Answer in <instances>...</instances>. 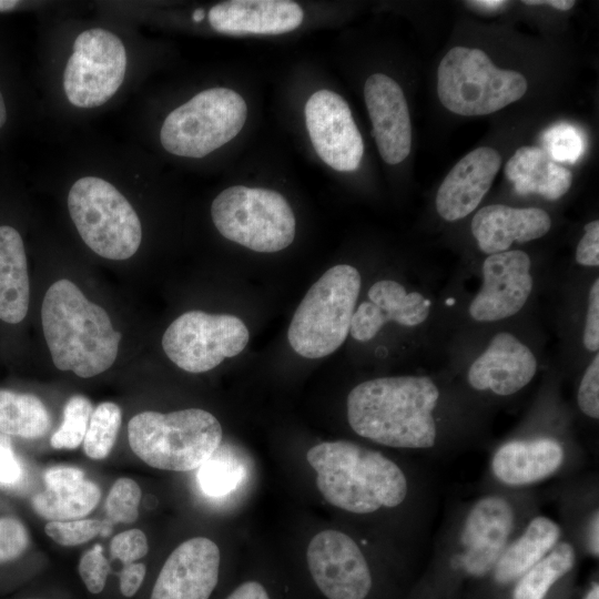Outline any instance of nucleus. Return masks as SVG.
Masks as SVG:
<instances>
[{"instance_id":"1","label":"nucleus","mask_w":599,"mask_h":599,"mask_svg":"<svg viewBox=\"0 0 599 599\" xmlns=\"http://www.w3.org/2000/svg\"><path fill=\"white\" fill-rule=\"evenodd\" d=\"M439 392L427 376H393L365 380L347 396V419L359 436L395 448L434 446V410Z\"/></svg>"},{"instance_id":"2","label":"nucleus","mask_w":599,"mask_h":599,"mask_svg":"<svg viewBox=\"0 0 599 599\" xmlns=\"http://www.w3.org/2000/svg\"><path fill=\"white\" fill-rule=\"evenodd\" d=\"M41 322L58 369L89 378L114 363L121 334L104 308L90 302L71 281L59 280L48 288Z\"/></svg>"},{"instance_id":"3","label":"nucleus","mask_w":599,"mask_h":599,"mask_svg":"<svg viewBox=\"0 0 599 599\" xmlns=\"http://www.w3.org/2000/svg\"><path fill=\"white\" fill-rule=\"evenodd\" d=\"M306 458L323 497L343 510L369 514L396 507L407 496L405 474L379 451L336 440L313 446Z\"/></svg>"},{"instance_id":"4","label":"nucleus","mask_w":599,"mask_h":599,"mask_svg":"<svg viewBox=\"0 0 599 599\" xmlns=\"http://www.w3.org/2000/svg\"><path fill=\"white\" fill-rule=\"evenodd\" d=\"M132 451L151 467L189 471L200 468L220 447L222 427L211 413L186 408L167 414L142 412L131 418Z\"/></svg>"},{"instance_id":"5","label":"nucleus","mask_w":599,"mask_h":599,"mask_svg":"<svg viewBox=\"0 0 599 599\" xmlns=\"http://www.w3.org/2000/svg\"><path fill=\"white\" fill-rule=\"evenodd\" d=\"M361 284V274L354 266L338 264L309 287L287 331L294 352L305 358H322L344 343L349 334Z\"/></svg>"},{"instance_id":"6","label":"nucleus","mask_w":599,"mask_h":599,"mask_svg":"<svg viewBox=\"0 0 599 599\" xmlns=\"http://www.w3.org/2000/svg\"><path fill=\"white\" fill-rule=\"evenodd\" d=\"M526 78L496 67L480 49L454 47L437 70V93L449 111L465 116L486 115L519 100Z\"/></svg>"},{"instance_id":"7","label":"nucleus","mask_w":599,"mask_h":599,"mask_svg":"<svg viewBox=\"0 0 599 599\" xmlns=\"http://www.w3.org/2000/svg\"><path fill=\"white\" fill-rule=\"evenodd\" d=\"M68 210L83 242L98 255L115 261L133 256L142 240L140 219L125 196L97 176L77 180Z\"/></svg>"},{"instance_id":"8","label":"nucleus","mask_w":599,"mask_h":599,"mask_svg":"<svg viewBox=\"0 0 599 599\" xmlns=\"http://www.w3.org/2000/svg\"><path fill=\"white\" fill-rule=\"evenodd\" d=\"M212 221L227 240L260 253L290 246L296 221L286 199L276 191L234 185L222 191L211 205Z\"/></svg>"},{"instance_id":"9","label":"nucleus","mask_w":599,"mask_h":599,"mask_svg":"<svg viewBox=\"0 0 599 599\" xmlns=\"http://www.w3.org/2000/svg\"><path fill=\"white\" fill-rule=\"evenodd\" d=\"M244 99L227 88H211L195 94L165 118L161 144L169 153L203 158L235 138L245 124Z\"/></svg>"},{"instance_id":"10","label":"nucleus","mask_w":599,"mask_h":599,"mask_svg":"<svg viewBox=\"0 0 599 599\" xmlns=\"http://www.w3.org/2000/svg\"><path fill=\"white\" fill-rule=\"evenodd\" d=\"M248 338V329L237 316L189 311L166 328L162 347L177 367L196 374L238 355Z\"/></svg>"},{"instance_id":"11","label":"nucleus","mask_w":599,"mask_h":599,"mask_svg":"<svg viewBox=\"0 0 599 599\" xmlns=\"http://www.w3.org/2000/svg\"><path fill=\"white\" fill-rule=\"evenodd\" d=\"M126 61L125 47L113 32L101 28L81 32L63 73L68 101L83 109L104 104L121 87Z\"/></svg>"},{"instance_id":"12","label":"nucleus","mask_w":599,"mask_h":599,"mask_svg":"<svg viewBox=\"0 0 599 599\" xmlns=\"http://www.w3.org/2000/svg\"><path fill=\"white\" fill-rule=\"evenodd\" d=\"M309 572L328 599H364L372 587L367 561L357 544L338 530L316 534L307 547Z\"/></svg>"},{"instance_id":"13","label":"nucleus","mask_w":599,"mask_h":599,"mask_svg":"<svg viewBox=\"0 0 599 599\" xmlns=\"http://www.w3.org/2000/svg\"><path fill=\"white\" fill-rule=\"evenodd\" d=\"M305 122L317 155L339 172L355 171L364 143L347 102L337 93L319 90L305 104Z\"/></svg>"},{"instance_id":"14","label":"nucleus","mask_w":599,"mask_h":599,"mask_svg":"<svg viewBox=\"0 0 599 599\" xmlns=\"http://www.w3.org/2000/svg\"><path fill=\"white\" fill-rule=\"evenodd\" d=\"M531 261L520 250L490 254L483 264V285L469 304L477 322H496L517 314L532 291Z\"/></svg>"},{"instance_id":"15","label":"nucleus","mask_w":599,"mask_h":599,"mask_svg":"<svg viewBox=\"0 0 599 599\" xmlns=\"http://www.w3.org/2000/svg\"><path fill=\"white\" fill-rule=\"evenodd\" d=\"M219 570L217 545L205 537L191 538L167 557L151 599H209L216 587Z\"/></svg>"},{"instance_id":"16","label":"nucleus","mask_w":599,"mask_h":599,"mask_svg":"<svg viewBox=\"0 0 599 599\" xmlns=\"http://www.w3.org/2000/svg\"><path fill=\"white\" fill-rule=\"evenodd\" d=\"M514 522V509L505 498L479 499L469 510L461 530L463 568L476 577L494 569L506 549Z\"/></svg>"},{"instance_id":"17","label":"nucleus","mask_w":599,"mask_h":599,"mask_svg":"<svg viewBox=\"0 0 599 599\" xmlns=\"http://www.w3.org/2000/svg\"><path fill=\"white\" fill-rule=\"evenodd\" d=\"M364 98L379 154L387 164L403 162L410 152L412 124L399 84L383 73L367 78Z\"/></svg>"},{"instance_id":"18","label":"nucleus","mask_w":599,"mask_h":599,"mask_svg":"<svg viewBox=\"0 0 599 599\" xmlns=\"http://www.w3.org/2000/svg\"><path fill=\"white\" fill-rule=\"evenodd\" d=\"M537 361L531 349L510 333L501 332L468 369V383L477 390L500 396L517 393L531 382Z\"/></svg>"},{"instance_id":"19","label":"nucleus","mask_w":599,"mask_h":599,"mask_svg":"<svg viewBox=\"0 0 599 599\" xmlns=\"http://www.w3.org/2000/svg\"><path fill=\"white\" fill-rule=\"evenodd\" d=\"M500 164V154L489 146L477 148L459 160L436 194L440 217L453 222L470 214L490 189Z\"/></svg>"},{"instance_id":"20","label":"nucleus","mask_w":599,"mask_h":599,"mask_svg":"<svg viewBox=\"0 0 599 599\" xmlns=\"http://www.w3.org/2000/svg\"><path fill=\"white\" fill-rule=\"evenodd\" d=\"M352 316L349 334L359 342L370 341L387 322L414 327L424 323L430 312V301L418 292H407L398 282L382 280L368 290Z\"/></svg>"},{"instance_id":"21","label":"nucleus","mask_w":599,"mask_h":599,"mask_svg":"<svg viewBox=\"0 0 599 599\" xmlns=\"http://www.w3.org/2000/svg\"><path fill=\"white\" fill-rule=\"evenodd\" d=\"M300 4L288 0H230L209 11L211 27L224 34H282L302 23Z\"/></svg>"},{"instance_id":"22","label":"nucleus","mask_w":599,"mask_h":599,"mask_svg":"<svg viewBox=\"0 0 599 599\" xmlns=\"http://www.w3.org/2000/svg\"><path fill=\"white\" fill-rule=\"evenodd\" d=\"M550 227V216L541 209L502 204L481 207L470 224L479 250L489 255L509 251L514 242L540 238Z\"/></svg>"},{"instance_id":"23","label":"nucleus","mask_w":599,"mask_h":599,"mask_svg":"<svg viewBox=\"0 0 599 599\" xmlns=\"http://www.w3.org/2000/svg\"><path fill=\"white\" fill-rule=\"evenodd\" d=\"M562 460L564 449L556 439L514 440L497 449L491 468L500 481L520 486L552 475Z\"/></svg>"},{"instance_id":"24","label":"nucleus","mask_w":599,"mask_h":599,"mask_svg":"<svg viewBox=\"0 0 599 599\" xmlns=\"http://www.w3.org/2000/svg\"><path fill=\"white\" fill-rule=\"evenodd\" d=\"M30 301V283L24 245L19 232L0 226V319L18 324L24 319Z\"/></svg>"},{"instance_id":"25","label":"nucleus","mask_w":599,"mask_h":599,"mask_svg":"<svg viewBox=\"0 0 599 599\" xmlns=\"http://www.w3.org/2000/svg\"><path fill=\"white\" fill-rule=\"evenodd\" d=\"M505 175L517 193H536L548 200L561 197L570 187L571 172L538 146H521L507 161Z\"/></svg>"},{"instance_id":"26","label":"nucleus","mask_w":599,"mask_h":599,"mask_svg":"<svg viewBox=\"0 0 599 599\" xmlns=\"http://www.w3.org/2000/svg\"><path fill=\"white\" fill-rule=\"evenodd\" d=\"M560 534L554 520L544 516L534 518L496 562V581L507 583L521 577L557 545Z\"/></svg>"},{"instance_id":"27","label":"nucleus","mask_w":599,"mask_h":599,"mask_svg":"<svg viewBox=\"0 0 599 599\" xmlns=\"http://www.w3.org/2000/svg\"><path fill=\"white\" fill-rule=\"evenodd\" d=\"M51 427L50 414L32 394L0 389V433L22 438H38Z\"/></svg>"},{"instance_id":"28","label":"nucleus","mask_w":599,"mask_h":599,"mask_svg":"<svg viewBox=\"0 0 599 599\" xmlns=\"http://www.w3.org/2000/svg\"><path fill=\"white\" fill-rule=\"evenodd\" d=\"M100 498L98 485L84 479L68 487L47 488L32 498V507L38 515L51 521L75 520L91 512Z\"/></svg>"},{"instance_id":"29","label":"nucleus","mask_w":599,"mask_h":599,"mask_svg":"<svg viewBox=\"0 0 599 599\" xmlns=\"http://www.w3.org/2000/svg\"><path fill=\"white\" fill-rule=\"evenodd\" d=\"M575 561L576 552L570 544L556 545L521 576L514 599H544L550 587L571 570Z\"/></svg>"},{"instance_id":"30","label":"nucleus","mask_w":599,"mask_h":599,"mask_svg":"<svg viewBox=\"0 0 599 599\" xmlns=\"http://www.w3.org/2000/svg\"><path fill=\"white\" fill-rule=\"evenodd\" d=\"M244 475L241 461L226 447H219L200 467L197 481L206 495L222 497L234 490Z\"/></svg>"},{"instance_id":"31","label":"nucleus","mask_w":599,"mask_h":599,"mask_svg":"<svg viewBox=\"0 0 599 599\" xmlns=\"http://www.w3.org/2000/svg\"><path fill=\"white\" fill-rule=\"evenodd\" d=\"M121 419V409L114 403L104 402L95 407L83 439V449L89 458L101 460L110 454L118 437Z\"/></svg>"},{"instance_id":"32","label":"nucleus","mask_w":599,"mask_h":599,"mask_svg":"<svg viewBox=\"0 0 599 599\" xmlns=\"http://www.w3.org/2000/svg\"><path fill=\"white\" fill-rule=\"evenodd\" d=\"M92 412V404L85 396L70 397L63 409L62 424L51 436V446L55 449H74L83 443Z\"/></svg>"},{"instance_id":"33","label":"nucleus","mask_w":599,"mask_h":599,"mask_svg":"<svg viewBox=\"0 0 599 599\" xmlns=\"http://www.w3.org/2000/svg\"><path fill=\"white\" fill-rule=\"evenodd\" d=\"M542 150L555 162L573 164L586 151L585 133L569 123H558L546 131L541 136Z\"/></svg>"},{"instance_id":"34","label":"nucleus","mask_w":599,"mask_h":599,"mask_svg":"<svg viewBox=\"0 0 599 599\" xmlns=\"http://www.w3.org/2000/svg\"><path fill=\"white\" fill-rule=\"evenodd\" d=\"M111 521L98 519H75L67 521H50L45 525V534L62 546H78L88 542L98 535L108 536Z\"/></svg>"},{"instance_id":"35","label":"nucleus","mask_w":599,"mask_h":599,"mask_svg":"<svg viewBox=\"0 0 599 599\" xmlns=\"http://www.w3.org/2000/svg\"><path fill=\"white\" fill-rule=\"evenodd\" d=\"M140 486L130 478H119L105 501L106 517L111 522L132 524L139 517Z\"/></svg>"},{"instance_id":"36","label":"nucleus","mask_w":599,"mask_h":599,"mask_svg":"<svg viewBox=\"0 0 599 599\" xmlns=\"http://www.w3.org/2000/svg\"><path fill=\"white\" fill-rule=\"evenodd\" d=\"M109 571V561L99 544L94 545L80 559L79 573L91 593H100L104 589Z\"/></svg>"},{"instance_id":"37","label":"nucleus","mask_w":599,"mask_h":599,"mask_svg":"<svg viewBox=\"0 0 599 599\" xmlns=\"http://www.w3.org/2000/svg\"><path fill=\"white\" fill-rule=\"evenodd\" d=\"M29 545V534L24 525L12 517L0 518V564L20 557Z\"/></svg>"},{"instance_id":"38","label":"nucleus","mask_w":599,"mask_h":599,"mask_svg":"<svg viewBox=\"0 0 599 599\" xmlns=\"http://www.w3.org/2000/svg\"><path fill=\"white\" fill-rule=\"evenodd\" d=\"M110 551L123 565L135 562L149 551L146 536L140 529H130L120 532L112 538Z\"/></svg>"},{"instance_id":"39","label":"nucleus","mask_w":599,"mask_h":599,"mask_svg":"<svg viewBox=\"0 0 599 599\" xmlns=\"http://www.w3.org/2000/svg\"><path fill=\"white\" fill-rule=\"evenodd\" d=\"M580 410L593 418H599V354L597 353L587 367L577 394Z\"/></svg>"},{"instance_id":"40","label":"nucleus","mask_w":599,"mask_h":599,"mask_svg":"<svg viewBox=\"0 0 599 599\" xmlns=\"http://www.w3.org/2000/svg\"><path fill=\"white\" fill-rule=\"evenodd\" d=\"M583 345L590 352L599 349V280L591 285L583 328Z\"/></svg>"},{"instance_id":"41","label":"nucleus","mask_w":599,"mask_h":599,"mask_svg":"<svg viewBox=\"0 0 599 599\" xmlns=\"http://www.w3.org/2000/svg\"><path fill=\"white\" fill-rule=\"evenodd\" d=\"M576 262L582 266L599 265V221L585 225V234L576 250Z\"/></svg>"},{"instance_id":"42","label":"nucleus","mask_w":599,"mask_h":599,"mask_svg":"<svg viewBox=\"0 0 599 599\" xmlns=\"http://www.w3.org/2000/svg\"><path fill=\"white\" fill-rule=\"evenodd\" d=\"M84 471L71 466H54L45 470L43 478L49 489L75 485L84 480Z\"/></svg>"},{"instance_id":"43","label":"nucleus","mask_w":599,"mask_h":599,"mask_svg":"<svg viewBox=\"0 0 599 599\" xmlns=\"http://www.w3.org/2000/svg\"><path fill=\"white\" fill-rule=\"evenodd\" d=\"M146 568L142 562H131L124 565L120 573V591L124 597H132L140 589Z\"/></svg>"},{"instance_id":"44","label":"nucleus","mask_w":599,"mask_h":599,"mask_svg":"<svg viewBox=\"0 0 599 599\" xmlns=\"http://www.w3.org/2000/svg\"><path fill=\"white\" fill-rule=\"evenodd\" d=\"M21 474V465L12 448L3 450L0 454V484L12 485L20 479Z\"/></svg>"},{"instance_id":"45","label":"nucleus","mask_w":599,"mask_h":599,"mask_svg":"<svg viewBox=\"0 0 599 599\" xmlns=\"http://www.w3.org/2000/svg\"><path fill=\"white\" fill-rule=\"evenodd\" d=\"M226 599H270L264 587L256 581L238 586Z\"/></svg>"},{"instance_id":"46","label":"nucleus","mask_w":599,"mask_h":599,"mask_svg":"<svg viewBox=\"0 0 599 599\" xmlns=\"http://www.w3.org/2000/svg\"><path fill=\"white\" fill-rule=\"evenodd\" d=\"M589 544L592 554L598 557L599 555V515L598 511L595 512L589 532Z\"/></svg>"},{"instance_id":"47","label":"nucleus","mask_w":599,"mask_h":599,"mask_svg":"<svg viewBox=\"0 0 599 599\" xmlns=\"http://www.w3.org/2000/svg\"><path fill=\"white\" fill-rule=\"evenodd\" d=\"M525 4H529V6H537V4H549L558 10H561V11H567L569 9H571L575 4H576V1L573 0H548V1H540V0H525L524 1Z\"/></svg>"},{"instance_id":"48","label":"nucleus","mask_w":599,"mask_h":599,"mask_svg":"<svg viewBox=\"0 0 599 599\" xmlns=\"http://www.w3.org/2000/svg\"><path fill=\"white\" fill-rule=\"evenodd\" d=\"M471 4L478 6L479 8L485 9H497L504 4H506V1L502 0H478V1H470Z\"/></svg>"},{"instance_id":"49","label":"nucleus","mask_w":599,"mask_h":599,"mask_svg":"<svg viewBox=\"0 0 599 599\" xmlns=\"http://www.w3.org/2000/svg\"><path fill=\"white\" fill-rule=\"evenodd\" d=\"M19 4L16 0H0V12L10 11Z\"/></svg>"},{"instance_id":"50","label":"nucleus","mask_w":599,"mask_h":599,"mask_svg":"<svg viewBox=\"0 0 599 599\" xmlns=\"http://www.w3.org/2000/svg\"><path fill=\"white\" fill-rule=\"evenodd\" d=\"M6 120H7V108H6L3 95L0 91V129L4 125Z\"/></svg>"},{"instance_id":"51","label":"nucleus","mask_w":599,"mask_h":599,"mask_svg":"<svg viewBox=\"0 0 599 599\" xmlns=\"http://www.w3.org/2000/svg\"><path fill=\"white\" fill-rule=\"evenodd\" d=\"M8 448H11L10 439L0 433V454Z\"/></svg>"},{"instance_id":"52","label":"nucleus","mask_w":599,"mask_h":599,"mask_svg":"<svg viewBox=\"0 0 599 599\" xmlns=\"http://www.w3.org/2000/svg\"><path fill=\"white\" fill-rule=\"evenodd\" d=\"M585 599H599V587L595 585Z\"/></svg>"},{"instance_id":"53","label":"nucleus","mask_w":599,"mask_h":599,"mask_svg":"<svg viewBox=\"0 0 599 599\" xmlns=\"http://www.w3.org/2000/svg\"><path fill=\"white\" fill-rule=\"evenodd\" d=\"M204 17H205V13H204V10H203V9H197V10H195V11L193 12V16H192V18H193V20H194L195 22L202 21V20L204 19Z\"/></svg>"}]
</instances>
